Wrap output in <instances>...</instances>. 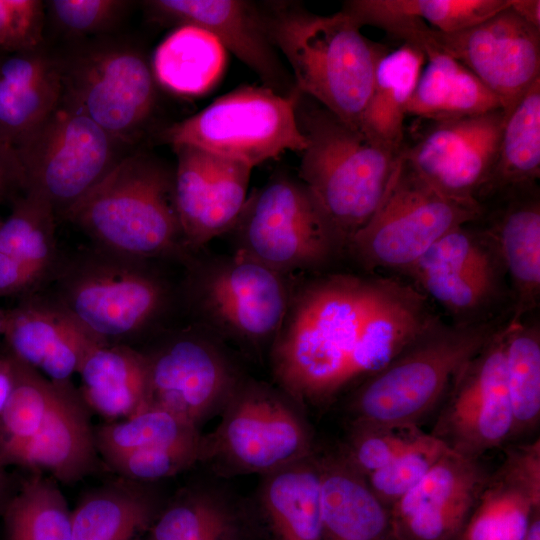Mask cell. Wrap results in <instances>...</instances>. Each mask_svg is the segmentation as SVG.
I'll return each instance as SVG.
<instances>
[{"label":"cell","instance_id":"1","mask_svg":"<svg viewBox=\"0 0 540 540\" xmlns=\"http://www.w3.org/2000/svg\"><path fill=\"white\" fill-rule=\"evenodd\" d=\"M391 282L331 275L307 285L288 307L273 340L272 368L301 410L328 409L399 354L400 328L382 306Z\"/></svg>","mask_w":540,"mask_h":540},{"label":"cell","instance_id":"2","mask_svg":"<svg viewBox=\"0 0 540 540\" xmlns=\"http://www.w3.org/2000/svg\"><path fill=\"white\" fill-rule=\"evenodd\" d=\"M153 261L90 244L61 253L44 290L97 343L139 348L163 331L174 301L171 286Z\"/></svg>","mask_w":540,"mask_h":540},{"label":"cell","instance_id":"3","mask_svg":"<svg viewBox=\"0 0 540 540\" xmlns=\"http://www.w3.org/2000/svg\"><path fill=\"white\" fill-rule=\"evenodd\" d=\"M64 219L120 254L184 266L195 256L177 214L174 169L147 153L126 154Z\"/></svg>","mask_w":540,"mask_h":540},{"label":"cell","instance_id":"4","mask_svg":"<svg viewBox=\"0 0 540 540\" xmlns=\"http://www.w3.org/2000/svg\"><path fill=\"white\" fill-rule=\"evenodd\" d=\"M265 17L272 43L291 67L295 89L359 131L377 63L388 49L364 37L342 10L319 16L276 5Z\"/></svg>","mask_w":540,"mask_h":540},{"label":"cell","instance_id":"5","mask_svg":"<svg viewBox=\"0 0 540 540\" xmlns=\"http://www.w3.org/2000/svg\"><path fill=\"white\" fill-rule=\"evenodd\" d=\"M297 118L307 142L299 180L344 250L377 209L400 153L373 144L302 94Z\"/></svg>","mask_w":540,"mask_h":540},{"label":"cell","instance_id":"6","mask_svg":"<svg viewBox=\"0 0 540 540\" xmlns=\"http://www.w3.org/2000/svg\"><path fill=\"white\" fill-rule=\"evenodd\" d=\"M500 326L442 321L352 390L349 424L415 425L437 410L462 367Z\"/></svg>","mask_w":540,"mask_h":540},{"label":"cell","instance_id":"7","mask_svg":"<svg viewBox=\"0 0 540 540\" xmlns=\"http://www.w3.org/2000/svg\"><path fill=\"white\" fill-rule=\"evenodd\" d=\"M482 213L476 200L440 192L400 152L377 209L346 249L367 270L405 273L441 237Z\"/></svg>","mask_w":540,"mask_h":540},{"label":"cell","instance_id":"8","mask_svg":"<svg viewBox=\"0 0 540 540\" xmlns=\"http://www.w3.org/2000/svg\"><path fill=\"white\" fill-rule=\"evenodd\" d=\"M220 415L200 461L218 476H263L315 453L302 410L284 392L240 382Z\"/></svg>","mask_w":540,"mask_h":540},{"label":"cell","instance_id":"9","mask_svg":"<svg viewBox=\"0 0 540 540\" xmlns=\"http://www.w3.org/2000/svg\"><path fill=\"white\" fill-rule=\"evenodd\" d=\"M300 93L280 94L265 86H243L161 135L173 146L189 145L254 168L307 145L297 118Z\"/></svg>","mask_w":540,"mask_h":540},{"label":"cell","instance_id":"10","mask_svg":"<svg viewBox=\"0 0 540 540\" xmlns=\"http://www.w3.org/2000/svg\"><path fill=\"white\" fill-rule=\"evenodd\" d=\"M185 267L180 296L197 319L245 344L273 342L289 307L284 274L239 251Z\"/></svg>","mask_w":540,"mask_h":540},{"label":"cell","instance_id":"11","mask_svg":"<svg viewBox=\"0 0 540 540\" xmlns=\"http://www.w3.org/2000/svg\"><path fill=\"white\" fill-rule=\"evenodd\" d=\"M117 141L84 112L65 101L15 150L26 190L44 197L56 217L86 196L126 155Z\"/></svg>","mask_w":540,"mask_h":540},{"label":"cell","instance_id":"12","mask_svg":"<svg viewBox=\"0 0 540 540\" xmlns=\"http://www.w3.org/2000/svg\"><path fill=\"white\" fill-rule=\"evenodd\" d=\"M59 60L63 99L125 146L142 136L156 106L151 64L137 48L93 42Z\"/></svg>","mask_w":540,"mask_h":540},{"label":"cell","instance_id":"13","mask_svg":"<svg viewBox=\"0 0 540 540\" xmlns=\"http://www.w3.org/2000/svg\"><path fill=\"white\" fill-rule=\"evenodd\" d=\"M232 230L237 251L284 275L326 265L343 251L303 183L284 174L247 197Z\"/></svg>","mask_w":540,"mask_h":540},{"label":"cell","instance_id":"14","mask_svg":"<svg viewBox=\"0 0 540 540\" xmlns=\"http://www.w3.org/2000/svg\"><path fill=\"white\" fill-rule=\"evenodd\" d=\"M399 39L440 51L469 69L508 112L540 78V29L510 5L488 19L456 32H441L411 18Z\"/></svg>","mask_w":540,"mask_h":540},{"label":"cell","instance_id":"15","mask_svg":"<svg viewBox=\"0 0 540 540\" xmlns=\"http://www.w3.org/2000/svg\"><path fill=\"white\" fill-rule=\"evenodd\" d=\"M139 349L147 362V408L197 428L221 413L240 383L222 352L195 330H163Z\"/></svg>","mask_w":540,"mask_h":540},{"label":"cell","instance_id":"16","mask_svg":"<svg viewBox=\"0 0 540 540\" xmlns=\"http://www.w3.org/2000/svg\"><path fill=\"white\" fill-rule=\"evenodd\" d=\"M429 434L451 452L471 459H480L512 440L504 325L458 372L437 408Z\"/></svg>","mask_w":540,"mask_h":540},{"label":"cell","instance_id":"17","mask_svg":"<svg viewBox=\"0 0 540 540\" xmlns=\"http://www.w3.org/2000/svg\"><path fill=\"white\" fill-rule=\"evenodd\" d=\"M404 274L458 323L492 320L491 310L506 295L496 247L474 222L445 234Z\"/></svg>","mask_w":540,"mask_h":540},{"label":"cell","instance_id":"18","mask_svg":"<svg viewBox=\"0 0 540 540\" xmlns=\"http://www.w3.org/2000/svg\"><path fill=\"white\" fill-rule=\"evenodd\" d=\"M506 111L430 121L401 155L432 186L447 196L476 200L496 162ZM478 202V201H477Z\"/></svg>","mask_w":540,"mask_h":540},{"label":"cell","instance_id":"19","mask_svg":"<svg viewBox=\"0 0 540 540\" xmlns=\"http://www.w3.org/2000/svg\"><path fill=\"white\" fill-rule=\"evenodd\" d=\"M175 204L188 250L232 230L247 201L252 167L189 145L173 146Z\"/></svg>","mask_w":540,"mask_h":540},{"label":"cell","instance_id":"20","mask_svg":"<svg viewBox=\"0 0 540 540\" xmlns=\"http://www.w3.org/2000/svg\"><path fill=\"white\" fill-rule=\"evenodd\" d=\"M490 473L448 450L390 509L395 540H460Z\"/></svg>","mask_w":540,"mask_h":540},{"label":"cell","instance_id":"21","mask_svg":"<svg viewBox=\"0 0 540 540\" xmlns=\"http://www.w3.org/2000/svg\"><path fill=\"white\" fill-rule=\"evenodd\" d=\"M155 20L177 26L190 25L214 36L253 70L268 87L280 94L296 91L293 77L272 43L265 13L243 0H151L145 1Z\"/></svg>","mask_w":540,"mask_h":540},{"label":"cell","instance_id":"22","mask_svg":"<svg viewBox=\"0 0 540 540\" xmlns=\"http://www.w3.org/2000/svg\"><path fill=\"white\" fill-rule=\"evenodd\" d=\"M2 336L17 359L53 381H71L89 349L99 344L44 289L7 309Z\"/></svg>","mask_w":540,"mask_h":540},{"label":"cell","instance_id":"23","mask_svg":"<svg viewBox=\"0 0 540 540\" xmlns=\"http://www.w3.org/2000/svg\"><path fill=\"white\" fill-rule=\"evenodd\" d=\"M488 200L496 206L490 212L483 209L482 228L491 237L510 281V319L520 320L536 308L540 296L539 188L536 183L512 187Z\"/></svg>","mask_w":540,"mask_h":540},{"label":"cell","instance_id":"24","mask_svg":"<svg viewBox=\"0 0 540 540\" xmlns=\"http://www.w3.org/2000/svg\"><path fill=\"white\" fill-rule=\"evenodd\" d=\"M98 463L91 411L71 381H56L54 400L43 424L8 465L47 473L57 482L71 484L92 474Z\"/></svg>","mask_w":540,"mask_h":540},{"label":"cell","instance_id":"25","mask_svg":"<svg viewBox=\"0 0 540 540\" xmlns=\"http://www.w3.org/2000/svg\"><path fill=\"white\" fill-rule=\"evenodd\" d=\"M540 509V440L510 445L491 472L460 540H524Z\"/></svg>","mask_w":540,"mask_h":540},{"label":"cell","instance_id":"26","mask_svg":"<svg viewBox=\"0 0 540 540\" xmlns=\"http://www.w3.org/2000/svg\"><path fill=\"white\" fill-rule=\"evenodd\" d=\"M59 60L43 46L0 52V138L16 148L60 104Z\"/></svg>","mask_w":540,"mask_h":540},{"label":"cell","instance_id":"27","mask_svg":"<svg viewBox=\"0 0 540 540\" xmlns=\"http://www.w3.org/2000/svg\"><path fill=\"white\" fill-rule=\"evenodd\" d=\"M261 477L255 511L269 540H323L318 455Z\"/></svg>","mask_w":540,"mask_h":540},{"label":"cell","instance_id":"28","mask_svg":"<svg viewBox=\"0 0 540 540\" xmlns=\"http://www.w3.org/2000/svg\"><path fill=\"white\" fill-rule=\"evenodd\" d=\"M323 540H395L390 509L335 453L318 456Z\"/></svg>","mask_w":540,"mask_h":540},{"label":"cell","instance_id":"29","mask_svg":"<svg viewBox=\"0 0 540 540\" xmlns=\"http://www.w3.org/2000/svg\"><path fill=\"white\" fill-rule=\"evenodd\" d=\"M77 373L78 392L88 409L114 422L147 409L148 370L143 352L121 344H95Z\"/></svg>","mask_w":540,"mask_h":540},{"label":"cell","instance_id":"30","mask_svg":"<svg viewBox=\"0 0 540 540\" xmlns=\"http://www.w3.org/2000/svg\"><path fill=\"white\" fill-rule=\"evenodd\" d=\"M247 509L221 488L181 489L162 506L144 540H248Z\"/></svg>","mask_w":540,"mask_h":540},{"label":"cell","instance_id":"31","mask_svg":"<svg viewBox=\"0 0 540 540\" xmlns=\"http://www.w3.org/2000/svg\"><path fill=\"white\" fill-rule=\"evenodd\" d=\"M146 483L119 477L72 510V540H144L162 505Z\"/></svg>","mask_w":540,"mask_h":540},{"label":"cell","instance_id":"32","mask_svg":"<svg viewBox=\"0 0 540 540\" xmlns=\"http://www.w3.org/2000/svg\"><path fill=\"white\" fill-rule=\"evenodd\" d=\"M425 62L423 51L410 43L387 50L380 57L359 125V132L373 144L395 154L401 152L406 106Z\"/></svg>","mask_w":540,"mask_h":540},{"label":"cell","instance_id":"33","mask_svg":"<svg viewBox=\"0 0 540 540\" xmlns=\"http://www.w3.org/2000/svg\"><path fill=\"white\" fill-rule=\"evenodd\" d=\"M426 57L406 115L429 121L474 116L502 108L499 99L463 64L424 47Z\"/></svg>","mask_w":540,"mask_h":540},{"label":"cell","instance_id":"34","mask_svg":"<svg viewBox=\"0 0 540 540\" xmlns=\"http://www.w3.org/2000/svg\"><path fill=\"white\" fill-rule=\"evenodd\" d=\"M540 176V78L506 112L492 173L477 196L481 204L496 194L536 183Z\"/></svg>","mask_w":540,"mask_h":540},{"label":"cell","instance_id":"35","mask_svg":"<svg viewBox=\"0 0 540 540\" xmlns=\"http://www.w3.org/2000/svg\"><path fill=\"white\" fill-rule=\"evenodd\" d=\"M225 49L209 32L178 26L156 48L151 64L156 82L187 96L208 91L225 66Z\"/></svg>","mask_w":540,"mask_h":540},{"label":"cell","instance_id":"36","mask_svg":"<svg viewBox=\"0 0 540 540\" xmlns=\"http://www.w3.org/2000/svg\"><path fill=\"white\" fill-rule=\"evenodd\" d=\"M11 203V213L0 228V252L29 268L44 289L61 256L55 236L56 214L44 197L31 190Z\"/></svg>","mask_w":540,"mask_h":540},{"label":"cell","instance_id":"37","mask_svg":"<svg viewBox=\"0 0 540 540\" xmlns=\"http://www.w3.org/2000/svg\"><path fill=\"white\" fill-rule=\"evenodd\" d=\"M506 383L513 415L512 439L535 430L540 418V328L509 319L504 324Z\"/></svg>","mask_w":540,"mask_h":540},{"label":"cell","instance_id":"38","mask_svg":"<svg viewBox=\"0 0 540 540\" xmlns=\"http://www.w3.org/2000/svg\"><path fill=\"white\" fill-rule=\"evenodd\" d=\"M6 540H72V510L57 481L33 472L4 508Z\"/></svg>","mask_w":540,"mask_h":540},{"label":"cell","instance_id":"39","mask_svg":"<svg viewBox=\"0 0 540 540\" xmlns=\"http://www.w3.org/2000/svg\"><path fill=\"white\" fill-rule=\"evenodd\" d=\"M202 434L187 420L157 408L95 428L99 455L103 460L136 451L197 442Z\"/></svg>","mask_w":540,"mask_h":540},{"label":"cell","instance_id":"40","mask_svg":"<svg viewBox=\"0 0 540 540\" xmlns=\"http://www.w3.org/2000/svg\"><path fill=\"white\" fill-rule=\"evenodd\" d=\"M18 360L12 393L0 417V466L40 429L54 400L56 381Z\"/></svg>","mask_w":540,"mask_h":540},{"label":"cell","instance_id":"41","mask_svg":"<svg viewBox=\"0 0 540 540\" xmlns=\"http://www.w3.org/2000/svg\"><path fill=\"white\" fill-rule=\"evenodd\" d=\"M426 434L415 425L349 424L348 434L337 452L366 477L394 461Z\"/></svg>","mask_w":540,"mask_h":540},{"label":"cell","instance_id":"42","mask_svg":"<svg viewBox=\"0 0 540 540\" xmlns=\"http://www.w3.org/2000/svg\"><path fill=\"white\" fill-rule=\"evenodd\" d=\"M447 451L440 441L427 433L412 448L365 479L375 496L391 509Z\"/></svg>","mask_w":540,"mask_h":540},{"label":"cell","instance_id":"43","mask_svg":"<svg viewBox=\"0 0 540 540\" xmlns=\"http://www.w3.org/2000/svg\"><path fill=\"white\" fill-rule=\"evenodd\" d=\"M393 12L417 18L441 32L476 25L510 5V0H380Z\"/></svg>","mask_w":540,"mask_h":540},{"label":"cell","instance_id":"44","mask_svg":"<svg viewBox=\"0 0 540 540\" xmlns=\"http://www.w3.org/2000/svg\"><path fill=\"white\" fill-rule=\"evenodd\" d=\"M202 438L183 445L131 451L103 461L121 478L149 483L174 476L200 463Z\"/></svg>","mask_w":540,"mask_h":540},{"label":"cell","instance_id":"45","mask_svg":"<svg viewBox=\"0 0 540 540\" xmlns=\"http://www.w3.org/2000/svg\"><path fill=\"white\" fill-rule=\"evenodd\" d=\"M123 0H50L45 2L55 24L68 34L88 35L108 32L127 12Z\"/></svg>","mask_w":540,"mask_h":540},{"label":"cell","instance_id":"46","mask_svg":"<svg viewBox=\"0 0 540 540\" xmlns=\"http://www.w3.org/2000/svg\"><path fill=\"white\" fill-rule=\"evenodd\" d=\"M44 8L41 0H0V52L42 47Z\"/></svg>","mask_w":540,"mask_h":540},{"label":"cell","instance_id":"47","mask_svg":"<svg viewBox=\"0 0 540 540\" xmlns=\"http://www.w3.org/2000/svg\"><path fill=\"white\" fill-rule=\"evenodd\" d=\"M42 289L41 282L29 268L0 252V298H20Z\"/></svg>","mask_w":540,"mask_h":540},{"label":"cell","instance_id":"48","mask_svg":"<svg viewBox=\"0 0 540 540\" xmlns=\"http://www.w3.org/2000/svg\"><path fill=\"white\" fill-rule=\"evenodd\" d=\"M26 191V179L14 147L0 138V204Z\"/></svg>","mask_w":540,"mask_h":540},{"label":"cell","instance_id":"49","mask_svg":"<svg viewBox=\"0 0 540 540\" xmlns=\"http://www.w3.org/2000/svg\"><path fill=\"white\" fill-rule=\"evenodd\" d=\"M17 367V358L7 348L0 353V417L14 388Z\"/></svg>","mask_w":540,"mask_h":540},{"label":"cell","instance_id":"50","mask_svg":"<svg viewBox=\"0 0 540 540\" xmlns=\"http://www.w3.org/2000/svg\"><path fill=\"white\" fill-rule=\"evenodd\" d=\"M510 7L527 23L540 29L539 0H510Z\"/></svg>","mask_w":540,"mask_h":540},{"label":"cell","instance_id":"51","mask_svg":"<svg viewBox=\"0 0 540 540\" xmlns=\"http://www.w3.org/2000/svg\"><path fill=\"white\" fill-rule=\"evenodd\" d=\"M524 540H540V509L534 512Z\"/></svg>","mask_w":540,"mask_h":540},{"label":"cell","instance_id":"52","mask_svg":"<svg viewBox=\"0 0 540 540\" xmlns=\"http://www.w3.org/2000/svg\"><path fill=\"white\" fill-rule=\"evenodd\" d=\"M5 485H6V477H5L4 467L0 466V503L3 498Z\"/></svg>","mask_w":540,"mask_h":540},{"label":"cell","instance_id":"53","mask_svg":"<svg viewBox=\"0 0 540 540\" xmlns=\"http://www.w3.org/2000/svg\"><path fill=\"white\" fill-rule=\"evenodd\" d=\"M7 317V309L0 307V335L3 334Z\"/></svg>","mask_w":540,"mask_h":540},{"label":"cell","instance_id":"54","mask_svg":"<svg viewBox=\"0 0 540 540\" xmlns=\"http://www.w3.org/2000/svg\"><path fill=\"white\" fill-rule=\"evenodd\" d=\"M2 223H3V220L0 217V228H1Z\"/></svg>","mask_w":540,"mask_h":540}]
</instances>
